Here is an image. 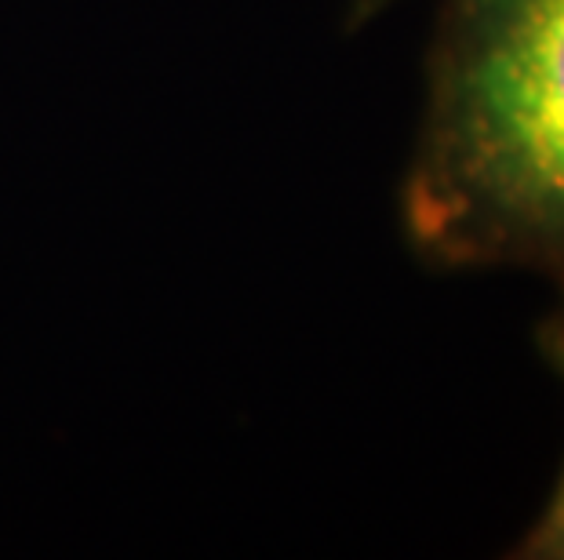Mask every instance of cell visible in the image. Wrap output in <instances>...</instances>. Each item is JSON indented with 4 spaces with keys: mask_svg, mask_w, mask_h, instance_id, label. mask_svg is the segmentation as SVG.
<instances>
[{
    "mask_svg": "<svg viewBox=\"0 0 564 560\" xmlns=\"http://www.w3.org/2000/svg\"><path fill=\"white\" fill-rule=\"evenodd\" d=\"M401 222L430 266L564 288V0H444Z\"/></svg>",
    "mask_w": 564,
    "mask_h": 560,
    "instance_id": "obj_1",
    "label": "cell"
},
{
    "mask_svg": "<svg viewBox=\"0 0 564 560\" xmlns=\"http://www.w3.org/2000/svg\"><path fill=\"white\" fill-rule=\"evenodd\" d=\"M539 350L546 353V361L554 364V372L564 378V306L554 317L539 328ZM513 557L528 560H564V473L550 495L543 517L535 520V528L524 535V542L513 550Z\"/></svg>",
    "mask_w": 564,
    "mask_h": 560,
    "instance_id": "obj_2",
    "label": "cell"
},
{
    "mask_svg": "<svg viewBox=\"0 0 564 560\" xmlns=\"http://www.w3.org/2000/svg\"><path fill=\"white\" fill-rule=\"evenodd\" d=\"M382 4H387V0H361V8L354 11V19L361 22V19H368V15H371V11H379Z\"/></svg>",
    "mask_w": 564,
    "mask_h": 560,
    "instance_id": "obj_3",
    "label": "cell"
}]
</instances>
